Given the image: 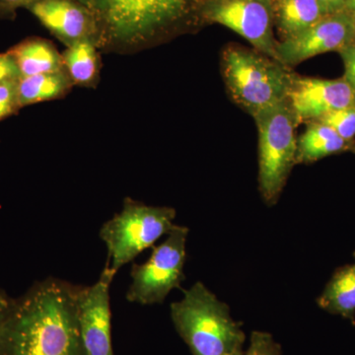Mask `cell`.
I'll use <instances>...</instances> for the list:
<instances>
[{"instance_id":"cell-1","label":"cell","mask_w":355,"mask_h":355,"mask_svg":"<svg viewBox=\"0 0 355 355\" xmlns=\"http://www.w3.org/2000/svg\"><path fill=\"white\" fill-rule=\"evenodd\" d=\"M80 289L49 277L14 299L0 331V355H84L78 326Z\"/></svg>"},{"instance_id":"cell-2","label":"cell","mask_w":355,"mask_h":355,"mask_svg":"<svg viewBox=\"0 0 355 355\" xmlns=\"http://www.w3.org/2000/svg\"><path fill=\"white\" fill-rule=\"evenodd\" d=\"M96 23L95 43L108 51L140 50L198 19L205 0H76Z\"/></svg>"},{"instance_id":"cell-3","label":"cell","mask_w":355,"mask_h":355,"mask_svg":"<svg viewBox=\"0 0 355 355\" xmlns=\"http://www.w3.org/2000/svg\"><path fill=\"white\" fill-rule=\"evenodd\" d=\"M175 328L193 355H242L246 340L230 309L202 282L171 304Z\"/></svg>"},{"instance_id":"cell-4","label":"cell","mask_w":355,"mask_h":355,"mask_svg":"<svg viewBox=\"0 0 355 355\" xmlns=\"http://www.w3.org/2000/svg\"><path fill=\"white\" fill-rule=\"evenodd\" d=\"M222 72L234 101L252 116L287 99L294 76L277 60L240 46L224 50Z\"/></svg>"},{"instance_id":"cell-5","label":"cell","mask_w":355,"mask_h":355,"mask_svg":"<svg viewBox=\"0 0 355 355\" xmlns=\"http://www.w3.org/2000/svg\"><path fill=\"white\" fill-rule=\"evenodd\" d=\"M259 132V184L263 200L275 205L296 163L299 121L288 100L253 116Z\"/></svg>"},{"instance_id":"cell-6","label":"cell","mask_w":355,"mask_h":355,"mask_svg":"<svg viewBox=\"0 0 355 355\" xmlns=\"http://www.w3.org/2000/svg\"><path fill=\"white\" fill-rule=\"evenodd\" d=\"M176 210L167 207H151L127 198L123 209L100 229V238L108 251L106 266L114 275L140 253L153 247L162 236L168 235L174 223Z\"/></svg>"},{"instance_id":"cell-7","label":"cell","mask_w":355,"mask_h":355,"mask_svg":"<svg viewBox=\"0 0 355 355\" xmlns=\"http://www.w3.org/2000/svg\"><path fill=\"white\" fill-rule=\"evenodd\" d=\"M188 234V227L175 225L167 239L153 247L146 263H133L130 270L132 284L127 292L128 302L158 304L165 300L173 289L179 288L184 279Z\"/></svg>"},{"instance_id":"cell-8","label":"cell","mask_w":355,"mask_h":355,"mask_svg":"<svg viewBox=\"0 0 355 355\" xmlns=\"http://www.w3.org/2000/svg\"><path fill=\"white\" fill-rule=\"evenodd\" d=\"M198 18L232 30L259 53L277 60L273 0H205Z\"/></svg>"},{"instance_id":"cell-9","label":"cell","mask_w":355,"mask_h":355,"mask_svg":"<svg viewBox=\"0 0 355 355\" xmlns=\"http://www.w3.org/2000/svg\"><path fill=\"white\" fill-rule=\"evenodd\" d=\"M355 41L352 14H329L307 30L277 42V62L287 67L329 51H340Z\"/></svg>"},{"instance_id":"cell-10","label":"cell","mask_w":355,"mask_h":355,"mask_svg":"<svg viewBox=\"0 0 355 355\" xmlns=\"http://www.w3.org/2000/svg\"><path fill=\"white\" fill-rule=\"evenodd\" d=\"M106 266L91 286H81L78 326L84 355H114L111 335L110 287L114 277Z\"/></svg>"},{"instance_id":"cell-11","label":"cell","mask_w":355,"mask_h":355,"mask_svg":"<svg viewBox=\"0 0 355 355\" xmlns=\"http://www.w3.org/2000/svg\"><path fill=\"white\" fill-rule=\"evenodd\" d=\"M287 100L299 123H311L331 112L355 107V89L343 77L320 79L294 76Z\"/></svg>"},{"instance_id":"cell-12","label":"cell","mask_w":355,"mask_h":355,"mask_svg":"<svg viewBox=\"0 0 355 355\" xmlns=\"http://www.w3.org/2000/svg\"><path fill=\"white\" fill-rule=\"evenodd\" d=\"M27 9L67 46L85 39L95 41L94 17L76 0H40Z\"/></svg>"},{"instance_id":"cell-13","label":"cell","mask_w":355,"mask_h":355,"mask_svg":"<svg viewBox=\"0 0 355 355\" xmlns=\"http://www.w3.org/2000/svg\"><path fill=\"white\" fill-rule=\"evenodd\" d=\"M355 153V140L340 135L320 121H311L304 133L297 139V164H310L334 154Z\"/></svg>"},{"instance_id":"cell-14","label":"cell","mask_w":355,"mask_h":355,"mask_svg":"<svg viewBox=\"0 0 355 355\" xmlns=\"http://www.w3.org/2000/svg\"><path fill=\"white\" fill-rule=\"evenodd\" d=\"M19 69L21 78L64 70L62 57L51 42L28 38L8 51Z\"/></svg>"},{"instance_id":"cell-15","label":"cell","mask_w":355,"mask_h":355,"mask_svg":"<svg viewBox=\"0 0 355 355\" xmlns=\"http://www.w3.org/2000/svg\"><path fill=\"white\" fill-rule=\"evenodd\" d=\"M318 305L331 313L349 320L355 324L354 263L336 270L317 300Z\"/></svg>"},{"instance_id":"cell-16","label":"cell","mask_w":355,"mask_h":355,"mask_svg":"<svg viewBox=\"0 0 355 355\" xmlns=\"http://www.w3.org/2000/svg\"><path fill=\"white\" fill-rule=\"evenodd\" d=\"M273 7L284 40L300 34L329 15L318 0H273Z\"/></svg>"},{"instance_id":"cell-17","label":"cell","mask_w":355,"mask_h":355,"mask_svg":"<svg viewBox=\"0 0 355 355\" xmlns=\"http://www.w3.org/2000/svg\"><path fill=\"white\" fill-rule=\"evenodd\" d=\"M72 85L73 83L65 70L22 77L18 83L20 108L62 97L69 93Z\"/></svg>"},{"instance_id":"cell-18","label":"cell","mask_w":355,"mask_h":355,"mask_svg":"<svg viewBox=\"0 0 355 355\" xmlns=\"http://www.w3.org/2000/svg\"><path fill=\"white\" fill-rule=\"evenodd\" d=\"M94 40L85 39L67 46L62 57L64 69L76 85L91 86L98 79L100 58Z\"/></svg>"},{"instance_id":"cell-19","label":"cell","mask_w":355,"mask_h":355,"mask_svg":"<svg viewBox=\"0 0 355 355\" xmlns=\"http://www.w3.org/2000/svg\"><path fill=\"white\" fill-rule=\"evenodd\" d=\"M315 121L329 125L343 139L355 140V107L331 112Z\"/></svg>"},{"instance_id":"cell-20","label":"cell","mask_w":355,"mask_h":355,"mask_svg":"<svg viewBox=\"0 0 355 355\" xmlns=\"http://www.w3.org/2000/svg\"><path fill=\"white\" fill-rule=\"evenodd\" d=\"M242 355H282V347L270 334L256 331L252 333L249 347Z\"/></svg>"},{"instance_id":"cell-21","label":"cell","mask_w":355,"mask_h":355,"mask_svg":"<svg viewBox=\"0 0 355 355\" xmlns=\"http://www.w3.org/2000/svg\"><path fill=\"white\" fill-rule=\"evenodd\" d=\"M18 83L19 79L0 84V121L11 116L20 109Z\"/></svg>"},{"instance_id":"cell-22","label":"cell","mask_w":355,"mask_h":355,"mask_svg":"<svg viewBox=\"0 0 355 355\" xmlns=\"http://www.w3.org/2000/svg\"><path fill=\"white\" fill-rule=\"evenodd\" d=\"M345 65L343 78L355 89V41L338 51Z\"/></svg>"},{"instance_id":"cell-23","label":"cell","mask_w":355,"mask_h":355,"mask_svg":"<svg viewBox=\"0 0 355 355\" xmlns=\"http://www.w3.org/2000/svg\"><path fill=\"white\" fill-rule=\"evenodd\" d=\"M20 78V71L13 58L8 53L0 55V84Z\"/></svg>"},{"instance_id":"cell-24","label":"cell","mask_w":355,"mask_h":355,"mask_svg":"<svg viewBox=\"0 0 355 355\" xmlns=\"http://www.w3.org/2000/svg\"><path fill=\"white\" fill-rule=\"evenodd\" d=\"M40 0H0V18L13 20L18 9L28 8Z\"/></svg>"},{"instance_id":"cell-25","label":"cell","mask_w":355,"mask_h":355,"mask_svg":"<svg viewBox=\"0 0 355 355\" xmlns=\"http://www.w3.org/2000/svg\"><path fill=\"white\" fill-rule=\"evenodd\" d=\"M13 303L14 299L11 298L6 291L0 289V331H1L11 308H12Z\"/></svg>"},{"instance_id":"cell-26","label":"cell","mask_w":355,"mask_h":355,"mask_svg":"<svg viewBox=\"0 0 355 355\" xmlns=\"http://www.w3.org/2000/svg\"><path fill=\"white\" fill-rule=\"evenodd\" d=\"M323 6L327 14H334L345 11L349 0H318Z\"/></svg>"},{"instance_id":"cell-27","label":"cell","mask_w":355,"mask_h":355,"mask_svg":"<svg viewBox=\"0 0 355 355\" xmlns=\"http://www.w3.org/2000/svg\"><path fill=\"white\" fill-rule=\"evenodd\" d=\"M345 11L349 13H355V0H349V1H347Z\"/></svg>"},{"instance_id":"cell-28","label":"cell","mask_w":355,"mask_h":355,"mask_svg":"<svg viewBox=\"0 0 355 355\" xmlns=\"http://www.w3.org/2000/svg\"><path fill=\"white\" fill-rule=\"evenodd\" d=\"M350 14H352V23H354V36H355V13H350Z\"/></svg>"}]
</instances>
